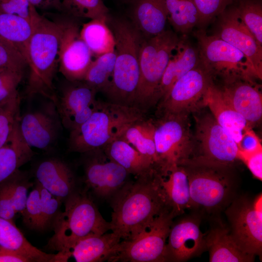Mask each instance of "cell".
Instances as JSON below:
<instances>
[{
	"label": "cell",
	"instance_id": "cell-1",
	"mask_svg": "<svg viewBox=\"0 0 262 262\" xmlns=\"http://www.w3.org/2000/svg\"><path fill=\"white\" fill-rule=\"evenodd\" d=\"M159 177L156 170L136 177L135 181H128L112 197L111 230L123 240L138 235L168 208Z\"/></svg>",
	"mask_w": 262,
	"mask_h": 262
},
{
	"label": "cell",
	"instance_id": "cell-2",
	"mask_svg": "<svg viewBox=\"0 0 262 262\" xmlns=\"http://www.w3.org/2000/svg\"><path fill=\"white\" fill-rule=\"evenodd\" d=\"M180 165L186 173L190 209L201 217L218 216L238 195L239 183L233 165L211 162L193 157Z\"/></svg>",
	"mask_w": 262,
	"mask_h": 262
},
{
	"label": "cell",
	"instance_id": "cell-3",
	"mask_svg": "<svg viewBox=\"0 0 262 262\" xmlns=\"http://www.w3.org/2000/svg\"><path fill=\"white\" fill-rule=\"evenodd\" d=\"M106 22L114 35L116 58L110 82L104 93L109 102L134 107L143 38L129 19L109 15Z\"/></svg>",
	"mask_w": 262,
	"mask_h": 262
},
{
	"label": "cell",
	"instance_id": "cell-4",
	"mask_svg": "<svg viewBox=\"0 0 262 262\" xmlns=\"http://www.w3.org/2000/svg\"><path fill=\"white\" fill-rule=\"evenodd\" d=\"M32 22L33 31L28 49L30 72L26 93L29 97L42 95L55 104L57 96L53 81L58 65L61 24L59 19L51 20L37 12Z\"/></svg>",
	"mask_w": 262,
	"mask_h": 262
},
{
	"label": "cell",
	"instance_id": "cell-5",
	"mask_svg": "<svg viewBox=\"0 0 262 262\" xmlns=\"http://www.w3.org/2000/svg\"><path fill=\"white\" fill-rule=\"evenodd\" d=\"M145 114L134 107L98 100L90 117L70 131L69 149L83 153L101 150L119 138L129 124L145 117Z\"/></svg>",
	"mask_w": 262,
	"mask_h": 262
},
{
	"label": "cell",
	"instance_id": "cell-6",
	"mask_svg": "<svg viewBox=\"0 0 262 262\" xmlns=\"http://www.w3.org/2000/svg\"><path fill=\"white\" fill-rule=\"evenodd\" d=\"M53 223L54 234L49 246L58 252H64L77 241L93 235H101L111 230L106 221L86 191H75L64 202Z\"/></svg>",
	"mask_w": 262,
	"mask_h": 262
},
{
	"label": "cell",
	"instance_id": "cell-7",
	"mask_svg": "<svg viewBox=\"0 0 262 262\" xmlns=\"http://www.w3.org/2000/svg\"><path fill=\"white\" fill-rule=\"evenodd\" d=\"M180 40L178 33L170 29L153 37L143 38L139 55L140 78L134 107L144 113L157 103L160 82Z\"/></svg>",
	"mask_w": 262,
	"mask_h": 262
},
{
	"label": "cell",
	"instance_id": "cell-8",
	"mask_svg": "<svg viewBox=\"0 0 262 262\" xmlns=\"http://www.w3.org/2000/svg\"><path fill=\"white\" fill-rule=\"evenodd\" d=\"M200 63L210 73L222 77L225 84L237 80L254 82L257 77L246 56L238 49L205 29L194 33Z\"/></svg>",
	"mask_w": 262,
	"mask_h": 262
},
{
	"label": "cell",
	"instance_id": "cell-9",
	"mask_svg": "<svg viewBox=\"0 0 262 262\" xmlns=\"http://www.w3.org/2000/svg\"><path fill=\"white\" fill-rule=\"evenodd\" d=\"M187 116H164L155 121L157 169L163 176L194 155V138L190 131Z\"/></svg>",
	"mask_w": 262,
	"mask_h": 262
},
{
	"label": "cell",
	"instance_id": "cell-10",
	"mask_svg": "<svg viewBox=\"0 0 262 262\" xmlns=\"http://www.w3.org/2000/svg\"><path fill=\"white\" fill-rule=\"evenodd\" d=\"M176 215L164 209L134 238L120 241L109 262H164L166 244Z\"/></svg>",
	"mask_w": 262,
	"mask_h": 262
},
{
	"label": "cell",
	"instance_id": "cell-11",
	"mask_svg": "<svg viewBox=\"0 0 262 262\" xmlns=\"http://www.w3.org/2000/svg\"><path fill=\"white\" fill-rule=\"evenodd\" d=\"M262 195L251 198L238 195L224 210L231 235L245 252L261 256Z\"/></svg>",
	"mask_w": 262,
	"mask_h": 262
},
{
	"label": "cell",
	"instance_id": "cell-12",
	"mask_svg": "<svg viewBox=\"0 0 262 262\" xmlns=\"http://www.w3.org/2000/svg\"><path fill=\"white\" fill-rule=\"evenodd\" d=\"M213 83V77L200 62L179 79L158 102L159 117L188 115L201 107L203 97Z\"/></svg>",
	"mask_w": 262,
	"mask_h": 262
},
{
	"label": "cell",
	"instance_id": "cell-13",
	"mask_svg": "<svg viewBox=\"0 0 262 262\" xmlns=\"http://www.w3.org/2000/svg\"><path fill=\"white\" fill-rule=\"evenodd\" d=\"M59 20L61 26L58 59L59 70L68 81H83L93 55L81 36L78 19L65 14Z\"/></svg>",
	"mask_w": 262,
	"mask_h": 262
},
{
	"label": "cell",
	"instance_id": "cell-14",
	"mask_svg": "<svg viewBox=\"0 0 262 262\" xmlns=\"http://www.w3.org/2000/svg\"><path fill=\"white\" fill-rule=\"evenodd\" d=\"M196 157L219 164L233 165L238 160V146L231 135L211 114L196 118Z\"/></svg>",
	"mask_w": 262,
	"mask_h": 262
},
{
	"label": "cell",
	"instance_id": "cell-15",
	"mask_svg": "<svg viewBox=\"0 0 262 262\" xmlns=\"http://www.w3.org/2000/svg\"><path fill=\"white\" fill-rule=\"evenodd\" d=\"M213 34L240 50L247 58L258 79H262V46L239 16L236 5L227 7L217 17Z\"/></svg>",
	"mask_w": 262,
	"mask_h": 262
},
{
	"label": "cell",
	"instance_id": "cell-16",
	"mask_svg": "<svg viewBox=\"0 0 262 262\" xmlns=\"http://www.w3.org/2000/svg\"><path fill=\"white\" fill-rule=\"evenodd\" d=\"M201 218L194 212L173 221L166 244L165 262H185L206 250V233L200 228Z\"/></svg>",
	"mask_w": 262,
	"mask_h": 262
},
{
	"label": "cell",
	"instance_id": "cell-17",
	"mask_svg": "<svg viewBox=\"0 0 262 262\" xmlns=\"http://www.w3.org/2000/svg\"><path fill=\"white\" fill-rule=\"evenodd\" d=\"M97 92L83 81H68L55 103L61 124L71 131L85 122L96 108Z\"/></svg>",
	"mask_w": 262,
	"mask_h": 262
},
{
	"label": "cell",
	"instance_id": "cell-18",
	"mask_svg": "<svg viewBox=\"0 0 262 262\" xmlns=\"http://www.w3.org/2000/svg\"><path fill=\"white\" fill-rule=\"evenodd\" d=\"M100 150L88 153L91 156L85 164V183L97 196L113 197L129 181L130 174L116 163L103 160Z\"/></svg>",
	"mask_w": 262,
	"mask_h": 262
},
{
	"label": "cell",
	"instance_id": "cell-19",
	"mask_svg": "<svg viewBox=\"0 0 262 262\" xmlns=\"http://www.w3.org/2000/svg\"><path fill=\"white\" fill-rule=\"evenodd\" d=\"M55 107L53 103L47 108L20 116L19 131L30 147L46 149L55 141L61 123Z\"/></svg>",
	"mask_w": 262,
	"mask_h": 262
},
{
	"label": "cell",
	"instance_id": "cell-20",
	"mask_svg": "<svg viewBox=\"0 0 262 262\" xmlns=\"http://www.w3.org/2000/svg\"><path fill=\"white\" fill-rule=\"evenodd\" d=\"M121 240L113 232L90 235L80 239L68 250L58 252L55 255L54 262H67L70 257L74 258L77 262L108 261Z\"/></svg>",
	"mask_w": 262,
	"mask_h": 262
},
{
	"label": "cell",
	"instance_id": "cell-21",
	"mask_svg": "<svg viewBox=\"0 0 262 262\" xmlns=\"http://www.w3.org/2000/svg\"><path fill=\"white\" fill-rule=\"evenodd\" d=\"M201 105L209 108L216 122L231 135L237 146L245 132L252 128L232 107L222 89L214 83L208 88L203 96Z\"/></svg>",
	"mask_w": 262,
	"mask_h": 262
},
{
	"label": "cell",
	"instance_id": "cell-22",
	"mask_svg": "<svg viewBox=\"0 0 262 262\" xmlns=\"http://www.w3.org/2000/svg\"><path fill=\"white\" fill-rule=\"evenodd\" d=\"M232 107L252 128L262 117V95L254 82L237 80L222 89Z\"/></svg>",
	"mask_w": 262,
	"mask_h": 262
},
{
	"label": "cell",
	"instance_id": "cell-23",
	"mask_svg": "<svg viewBox=\"0 0 262 262\" xmlns=\"http://www.w3.org/2000/svg\"><path fill=\"white\" fill-rule=\"evenodd\" d=\"M130 20L143 38L158 35L166 29L165 0H131Z\"/></svg>",
	"mask_w": 262,
	"mask_h": 262
},
{
	"label": "cell",
	"instance_id": "cell-24",
	"mask_svg": "<svg viewBox=\"0 0 262 262\" xmlns=\"http://www.w3.org/2000/svg\"><path fill=\"white\" fill-rule=\"evenodd\" d=\"M35 176L41 186L64 202L75 191L74 174L69 166L57 158H50L40 163Z\"/></svg>",
	"mask_w": 262,
	"mask_h": 262
},
{
	"label": "cell",
	"instance_id": "cell-25",
	"mask_svg": "<svg viewBox=\"0 0 262 262\" xmlns=\"http://www.w3.org/2000/svg\"><path fill=\"white\" fill-rule=\"evenodd\" d=\"M199 63L197 47L185 37H180L160 82L157 95V103L179 79Z\"/></svg>",
	"mask_w": 262,
	"mask_h": 262
},
{
	"label": "cell",
	"instance_id": "cell-26",
	"mask_svg": "<svg viewBox=\"0 0 262 262\" xmlns=\"http://www.w3.org/2000/svg\"><path fill=\"white\" fill-rule=\"evenodd\" d=\"M206 250L210 262H252L255 256L244 251L230 234L228 226L221 222L205 234Z\"/></svg>",
	"mask_w": 262,
	"mask_h": 262
},
{
	"label": "cell",
	"instance_id": "cell-27",
	"mask_svg": "<svg viewBox=\"0 0 262 262\" xmlns=\"http://www.w3.org/2000/svg\"><path fill=\"white\" fill-rule=\"evenodd\" d=\"M159 183L166 206L178 216L190 209L189 181L185 169L178 165L165 175L159 173Z\"/></svg>",
	"mask_w": 262,
	"mask_h": 262
},
{
	"label": "cell",
	"instance_id": "cell-28",
	"mask_svg": "<svg viewBox=\"0 0 262 262\" xmlns=\"http://www.w3.org/2000/svg\"><path fill=\"white\" fill-rule=\"evenodd\" d=\"M102 150L109 159L116 163L130 175L136 177L157 170L148 159L120 138L111 142Z\"/></svg>",
	"mask_w": 262,
	"mask_h": 262
},
{
	"label": "cell",
	"instance_id": "cell-29",
	"mask_svg": "<svg viewBox=\"0 0 262 262\" xmlns=\"http://www.w3.org/2000/svg\"><path fill=\"white\" fill-rule=\"evenodd\" d=\"M33 31L32 22L18 15L0 11V40L16 49L27 62Z\"/></svg>",
	"mask_w": 262,
	"mask_h": 262
},
{
	"label": "cell",
	"instance_id": "cell-30",
	"mask_svg": "<svg viewBox=\"0 0 262 262\" xmlns=\"http://www.w3.org/2000/svg\"><path fill=\"white\" fill-rule=\"evenodd\" d=\"M18 124L9 141L0 147V183L19 170L33 156L32 148L20 134Z\"/></svg>",
	"mask_w": 262,
	"mask_h": 262
},
{
	"label": "cell",
	"instance_id": "cell-31",
	"mask_svg": "<svg viewBox=\"0 0 262 262\" xmlns=\"http://www.w3.org/2000/svg\"><path fill=\"white\" fill-rule=\"evenodd\" d=\"M0 246L15 251L32 262H54L55 254H48L32 245L14 222L0 216Z\"/></svg>",
	"mask_w": 262,
	"mask_h": 262
},
{
	"label": "cell",
	"instance_id": "cell-32",
	"mask_svg": "<svg viewBox=\"0 0 262 262\" xmlns=\"http://www.w3.org/2000/svg\"><path fill=\"white\" fill-rule=\"evenodd\" d=\"M155 127V121L145 117L129 124L119 138L148 159L158 171L154 141Z\"/></svg>",
	"mask_w": 262,
	"mask_h": 262
},
{
	"label": "cell",
	"instance_id": "cell-33",
	"mask_svg": "<svg viewBox=\"0 0 262 262\" xmlns=\"http://www.w3.org/2000/svg\"><path fill=\"white\" fill-rule=\"evenodd\" d=\"M80 34L93 56L97 57L115 50L114 35L106 20L91 19L82 25Z\"/></svg>",
	"mask_w": 262,
	"mask_h": 262
},
{
	"label": "cell",
	"instance_id": "cell-34",
	"mask_svg": "<svg viewBox=\"0 0 262 262\" xmlns=\"http://www.w3.org/2000/svg\"><path fill=\"white\" fill-rule=\"evenodd\" d=\"M167 19L177 33L186 34L198 26L199 15L192 0H165Z\"/></svg>",
	"mask_w": 262,
	"mask_h": 262
},
{
	"label": "cell",
	"instance_id": "cell-35",
	"mask_svg": "<svg viewBox=\"0 0 262 262\" xmlns=\"http://www.w3.org/2000/svg\"><path fill=\"white\" fill-rule=\"evenodd\" d=\"M115 58V49L96 57L92 60L83 81L97 92H104L110 82Z\"/></svg>",
	"mask_w": 262,
	"mask_h": 262
},
{
	"label": "cell",
	"instance_id": "cell-36",
	"mask_svg": "<svg viewBox=\"0 0 262 262\" xmlns=\"http://www.w3.org/2000/svg\"><path fill=\"white\" fill-rule=\"evenodd\" d=\"M20 101L17 92L0 102V147L9 141L19 123Z\"/></svg>",
	"mask_w": 262,
	"mask_h": 262
},
{
	"label": "cell",
	"instance_id": "cell-37",
	"mask_svg": "<svg viewBox=\"0 0 262 262\" xmlns=\"http://www.w3.org/2000/svg\"><path fill=\"white\" fill-rule=\"evenodd\" d=\"M61 11L77 18L107 20L108 8L102 0H63Z\"/></svg>",
	"mask_w": 262,
	"mask_h": 262
},
{
	"label": "cell",
	"instance_id": "cell-38",
	"mask_svg": "<svg viewBox=\"0 0 262 262\" xmlns=\"http://www.w3.org/2000/svg\"><path fill=\"white\" fill-rule=\"evenodd\" d=\"M236 5L240 19L262 46V3L261 0H237Z\"/></svg>",
	"mask_w": 262,
	"mask_h": 262
},
{
	"label": "cell",
	"instance_id": "cell-39",
	"mask_svg": "<svg viewBox=\"0 0 262 262\" xmlns=\"http://www.w3.org/2000/svg\"><path fill=\"white\" fill-rule=\"evenodd\" d=\"M5 181L8 187L16 213L23 214L28 196V190L33 185L26 175L17 170Z\"/></svg>",
	"mask_w": 262,
	"mask_h": 262
},
{
	"label": "cell",
	"instance_id": "cell-40",
	"mask_svg": "<svg viewBox=\"0 0 262 262\" xmlns=\"http://www.w3.org/2000/svg\"><path fill=\"white\" fill-rule=\"evenodd\" d=\"M199 15V29L205 28L237 0H192Z\"/></svg>",
	"mask_w": 262,
	"mask_h": 262
},
{
	"label": "cell",
	"instance_id": "cell-41",
	"mask_svg": "<svg viewBox=\"0 0 262 262\" xmlns=\"http://www.w3.org/2000/svg\"><path fill=\"white\" fill-rule=\"evenodd\" d=\"M22 216L23 222L30 229L44 230L42 223L40 192L36 184L28 195L25 209Z\"/></svg>",
	"mask_w": 262,
	"mask_h": 262
},
{
	"label": "cell",
	"instance_id": "cell-42",
	"mask_svg": "<svg viewBox=\"0 0 262 262\" xmlns=\"http://www.w3.org/2000/svg\"><path fill=\"white\" fill-rule=\"evenodd\" d=\"M40 196L42 223L44 229L53 224L59 215L62 201L36 183Z\"/></svg>",
	"mask_w": 262,
	"mask_h": 262
},
{
	"label": "cell",
	"instance_id": "cell-43",
	"mask_svg": "<svg viewBox=\"0 0 262 262\" xmlns=\"http://www.w3.org/2000/svg\"><path fill=\"white\" fill-rule=\"evenodd\" d=\"M24 69L0 68V102L18 92L17 87L23 79Z\"/></svg>",
	"mask_w": 262,
	"mask_h": 262
},
{
	"label": "cell",
	"instance_id": "cell-44",
	"mask_svg": "<svg viewBox=\"0 0 262 262\" xmlns=\"http://www.w3.org/2000/svg\"><path fill=\"white\" fill-rule=\"evenodd\" d=\"M28 66L26 59L14 48L0 40V68L25 69Z\"/></svg>",
	"mask_w": 262,
	"mask_h": 262
},
{
	"label": "cell",
	"instance_id": "cell-45",
	"mask_svg": "<svg viewBox=\"0 0 262 262\" xmlns=\"http://www.w3.org/2000/svg\"><path fill=\"white\" fill-rule=\"evenodd\" d=\"M0 11L18 15L31 22L37 12L28 0H0Z\"/></svg>",
	"mask_w": 262,
	"mask_h": 262
},
{
	"label": "cell",
	"instance_id": "cell-46",
	"mask_svg": "<svg viewBox=\"0 0 262 262\" xmlns=\"http://www.w3.org/2000/svg\"><path fill=\"white\" fill-rule=\"evenodd\" d=\"M238 160L243 162L257 179L262 180V147L252 151L239 149Z\"/></svg>",
	"mask_w": 262,
	"mask_h": 262
},
{
	"label": "cell",
	"instance_id": "cell-47",
	"mask_svg": "<svg viewBox=\"0 0 262 262\" xmlns=\"http://www.w3.org/2000/svg\"><path fill=\"white\" fill-rule=\"evenodd\" d=\"M16 214L8 187L4 180L0 183V216L14 222Z\"/></svg>",
	"mask_w": 262,
	"mask_h": 262
},
{
	"label": "cell",
	"instance_id": "cell-48",
	"mask_svg": "<svg viewBox=\"0 0 262 262\" xmlns=\"http://www.w3.org/2000/svg\"><path fill=\"white\" fill-rule=\"evenodd\" d=\"M238 147L240 150L252 151L262 147V146L260 139L252 128H250L244 133Z\"/></svg>",
	"mask_w": 262,
	"mask_h": 262
},
{
	"label": "cell",
	"instance_id": "cell-49",
	"mask_svg": "<svg viewBox=\"0 0 262 262\" xmlns=\"http://www.w3.org/2000/svg\"><path fill=\"white\" fill-rule=\"evenodd\" d=\"M31 262L25 256L0 246V262Z\"/></svg>",
	"mask_w": 262,
	"mask_h": 262
},
{
	"label": "cell",
	"instance_id": "cell-50",
	"mask_svg": "<svg viewBox=\"0 0 262 262\" xmlns=\"http://www.w3.org/2000/svg\"><path fill=\"white\" fill-rule=\"evenodd\" d=\"M29 2L36 8L42 9H55L61 10V0H28Z\"/></svg>",
	"mask_w": 262,
	"mask_h": 262
}]
</instances>
